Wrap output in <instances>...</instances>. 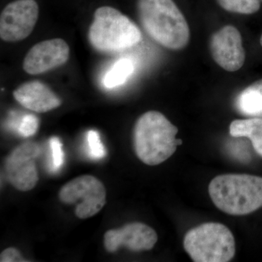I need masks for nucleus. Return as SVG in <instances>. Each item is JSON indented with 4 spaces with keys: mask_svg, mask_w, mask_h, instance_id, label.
Here are the masks:
<instances>
[{
    "mask_svg": "<svg viewBox=\"0 0 262 262\" xmlns=\"http://www.w3.org/2000/svg\"><path fill=\"white\" fill-rule=\"evenodd\" d=\"M234 104L241 115L262 119V79L243 90L236 97Z\"/></svg>",
    "mask_w": 262,
    "mask_h": 262,
    "instance_id": "nucleus-13",
    "label": "nucleus"
},
{
    "mask_svg": "<svg viewBox=\"0 0 262 262\" xmlns=\"http://www.w3.org/2000/svg\"><path fill=\"white\" fill-rule=\"evenodd\" d=\"M64 204L76 206L75 214L81 220L97 214L106 202V191L99 179L83 175L67 182L58 193Z\"/></svg>",
    "mask_w": 262,
    "mask_h": 262,
    "instance_id": "nucleus-6",
    "label": "nucleus"
},
{
    "mask_svg": "<svg viewBox=\"0 0 262 262\" xmlns=\"http://www.w3.org/2000/svg\"><path fill=\"white\" fill-rule=\"evenodd\" d=\"M89 39L96 51L115 53L139 42L141 32L136 24L121 12L112 7L103 6L95 12Z\"/></svg>",
    "mask_w": 262,
    "mask_h": 262,
    "instance_id": "nucleus-4",
    "label": "nucleus"
},
{
    "mask_svg": "<svg viewBox=\"0 0 262 262\" xmlns=\"http://www.w3.org/2000/svg\"><path fill=\"white\" fill-rule=\"evenodd\" d=\"M133 62L128 58H121L108 71L103 79V84L107 89H113L125 83L134 72Z\"/></svg>",
    "mask_w": 262,
    "mask_h": 262,
    "instance_id": "nucleus-15",
    "label": "nucleus"
},
{
    "mask_svg": "<svg viewBox=\"0 0 262 262\" xmlns=\"http://www.w3.org/2000/svg\"><path fill=\"white\" fill-rule=\"evenodd\" d=\"M13 96L24 107L38 113L51 111L62 103L48 85L38 80L21 84L13 92Z\"/></svg>",
    "mask_w": 262,
    "mask_h": 262,
    "instance_id": "nucleus-12",
    "label": "nucleus"
},
{
    "mask_svg": "<svg viewBox=\"0 0 262 262\" xmlns=\"http://www.w3.org/2000/svg\"><path fill=\"white\" fill-rule=\"evenodd\" d=\"M39 127V120L35 115H27L19 121L17 130L20 136L29 137L36 134Z\"/></svg>",
    "mask_w": 262,
    "mask_h": 262,
    "instance_id": "nucleus-18",
    "label": "nucleus"
},
{
    "mask_svg": "<svg viewBox=\"0 0 262 262\" xmlns=\"http://www.w3.org/2000/svg\"><path fill=\"white\" fill-rule=\"evenodd\" d=\"M87 140L90 155L93 159L101 160L106 156V149L101 142L98 131L89 130L88 132Z\"/></svg>",
    "mask_w": 262,
    "mask_h": 262,
    "instance_id": "nucleus-17",
    "label": "nucleus"
},
{
    "mask_svg": "<svg viewBox=\"0 0 262 262\" xmlns=\"http://www.w3.org/2000/svg\"><path fill=\"white\" fill-rule=\"evenodd\" d=\"M52 153V168L54 171L59 170L64 162V154L62 149V144L60 139L53 136L50 140Z\"/></svg>",
    "mask_w": 262,
    "mask_h": 262,
    "instance_id": "nucleus-19",
    "label": "nucleus"
},
{
    "mask_svg": "<svg viewBox=\"0 0 262 262\" xmlns=\"http://www.w3.org/2000/svg\"><path fill=\"white\" fill-rule=\"evenodd\" d=\"M184 248L193 261L227 262L235 254V241L227 226L215 222L202 224L189 229Z\"/></svg>",
    "mask_w": 262,
    "mask_h": 262,
    "instance_id": "nucleus-5",
    "label": "nucleus"
},
{
    "mask_svg": "<svg viewBox=\"0 0 262 262\" xmlns=\"http://www.w3.org/2000/svg\"><path fill=\"white\" fill-rule=\"evenodd\" d=\"M208 193L213 204L232 215L249 214L262 207V177L224 174L212 179Z\"/></svg>",
    "mask_w": 262,
    "mask_h": 262,
    "instance_id": "nucleus-3",
    "label": "nucleus"
},
{
    "mask_svg": "<svg viewBox=\"0 0 262 262\" xmlns=\"http://www.w3.org/2000/svg\"><path fill=\"white\" fill-rule=\"evenodd\" d=\"M178 128L165 115L157 111L143 114L134 129L136 156L148 165H160L170 158L182 145L177 139Z\"/></svg>",
    "mask_w": 262,
    "mask_h": 262,
    "instance_id": "nucleus-2",
    "label": "nucleus"
},
{
    "mask_svg": "<svg viewBox=\"0 0 262 262\" xmlns=\"http://www.w3.org/2000/svg\"><path fill=\"white\" fill-rule=\"evenodd\" d=\"M219 5L227 11L250 15L260 9V0H217Z\"/></svg>",
    "mask_w": 262,
    "mask_h": 262,
    "instance_id": "nucleus-16",
    "label": "nucleus"
},
{
    "mask_svg": "<svg viewBox=\"0 0 262 262\" xmlns=\"http://www.w3.org/2000/svg\"><path fill=\"white\" fill-rule=\"evenodd\" d=\"M260 44H261V47H262V34L261 36V38H260Z\"/></svg>",
    "mask_w": 262,
    "mask_h": 262,
    "instance_id": "nucleus-21",
    "label": "nucleus"
},
{
    "mask_svg": "<svg viewBox=\"0 0 262 262\" xmlns=\"http://www.w3.org/2000/svg\"><path fill=\"white\" fill-rule=\"evenodd\" d=\"M229 134L232 137L248 138L256 152L262 158V119L251 117L234 120L229 125Z\"/></svg>",
    "mask_w": 262,
    "mask_h": 262,
    "instance_id": "nucleus-14",
    "label": "nucleus"
},
{
    "mask_svg": "<svg viewBox=\"0 0 262 262\" xmlns=\"http://www.w3.org/2000/svg\"><path fill=\"white\" fill-rule=\"evenodd\" d=\"M40 153L39 144L29 141L15 147L5 160L7 179L18 190L27 192L37 185L39 177L36 160Z\"/></svg>",
    "mask_w": 262,
    "mask_h": 262,
    "instance_id": "nucleus-7",
    "label": "nucleus"
},
{
    "mask_svg": "<svg viewBox=\"0 0 262 262\" xmlns=\"http://www.w3.org/2000/svg\"><path fill=\"white\" fill-rule=\"evenodd\" d=\"M1 262H26V258L20 254V251L15 248H8L4 250L0 255Z\"/></svg>",
    "mask_w": 262,
    "mask_h": 262,
    "instance_id": "nucleus-20",
    "label": "nucleus"
},
{
    "mask_svg": "<svg viewBox=\"0 0 262 262\" xmlns=\"http://www.w3.org/2000/svg\"><path fill=\"white\" fill-rule=\"evenodd\" d=\"M210 51L213 60L227 72H236L242 68L246 60L242 36L234 26L222 27L211 36Z\"/></svg>",
    "mask_w": 262,
    "mask_h": 262,
    "instance_id": "nucleus-9",
    "label": "nucleus"
},
{
    "mask_svg": "<svg viewBox=\"0 0 262 262\" xmlns=\"http://www.w3.org/2000/svg\"><path fill=\"white\" fill-rule=\"evenodd\" d=\"M158 239L154 229L145 224L134 222L121 228L108 230L104 234L103 243L108 252H116L121 247L134 252H140L152 249Z\"/></svg>",
    "mask_w": 262,
    "mask_h": 262,
    "instance_id": "nucleus-10",
    "label": "nucleus"
},
{
    "mask_svg": "<svg viewBox=\"0 0 262 262\" xmlns=\"http://www.w3.org/2000/svg\"><path fill=\"white\" fill-rule=\"evenodd\" d=\"M70 46L63 39H52L33 46L24 58L23 69L32 75H41L64 64L70 57Z\"/></svg>",
    "mask_w": 262,
    "mask_h": 262,
    "instance_id": "nucleus-11",
    "label": "nucleus"
},
{
    "mask_svg": "<svg viewBox=\"0 0 262 262\" xmlns=\"http://www.w3.org/2000/svg\"><path fill=\"white\" fill-rule=\"evenodd\" d=\"M39 17L35 0H15L2 11L0 37L5 42H15L30 35Z\"/></svg>",
    "mask_w": 262,
    "mask_h": 262,
    "instance_id": "nucleus-8",
    "label": "nucleus"
},
{
    "mask_svg": "<svg viewBox=\"0 0 262 262\" xmlns=\"http://www.w3.org/2000/svg\"><path fill=\"white\" fill-rule=\"evenodd\" d=\"M137 10L143 28L155 42L173 51L187 46L189 25L173 0H138Z\"/></svg>",
    "mask_w": 262,
    "mask_h": 262,
    "instance_id": "nucleus-1",
    "label": "nucleus"
}]
</instances>
